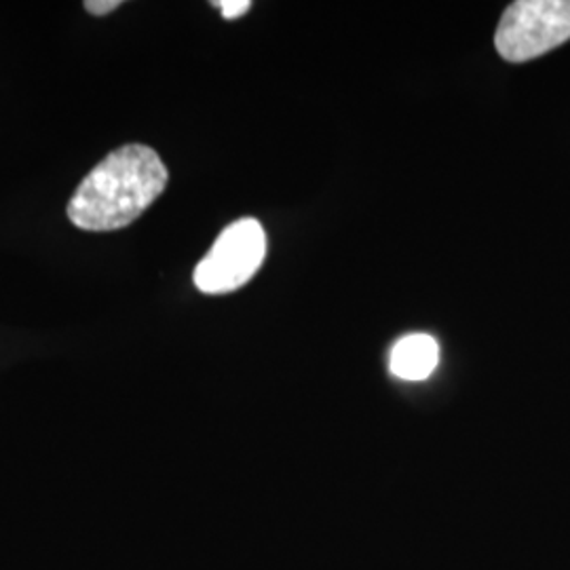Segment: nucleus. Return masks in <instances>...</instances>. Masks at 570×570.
Listing matches in <instances>:
<instances>
[{
  "label": "nucleus",
  "instance_id": "obj_3",
  "mask_svg": "<svg viewBox=\"0 0 570 570\" xmlns=\"http://www.w3.org/2000/svg\"><path fill=\"white\" fill-rule=\"evenodd\" d=\"M266 235L256 218L226 226L195 268V285L204 294H228L244 287L265 263Z\"/></svg>",
  "mask_w": 570,
  "mask_h": 570
},
{
  "label": "nucleus",
  "instance_id": "obj_6",
  "mask_svg": "<svg viewBox=\"0 0 570 570\" xmlns=\"http://www.w3.org/2000/svg\"><path fill=\"white\" fill-rule=\"evenodd\" d=\"M119 7H121V0H87L85 2V9L91 16H108L115 9H119Z\"/></svg>",
  "mask_w": 570,
  "mask_h": 570
},
{
  "label": "nucleus",
  "instance_id": "obj_2",
  "mask_svg": "<svg viewBox=\"0 0 570 570\" xmlns=\"http://www.w3.org/2000/svg\"><path fill=\"white\" fill-rule=\"evenodd\" d=\"M570 39V0H520L497 28V51L508 61H529Z\"/></svg>",
  "mask_w": 570,
  "mask_h": 570
},
{
  "label": "nucleus",
  "instance_id": "obj_1",
  "mask_svg": "<svg viewBox=\"0 0 570 570\" xmlns=\"http://www.w3.org/2000/svg\"><path fill=\"white\" fill-rule=\"evenodd\" d=\"M167 180V167L150 146L125 144L82 178L68 204V218L91 233L119 230L164 195Z\"/></svg>",
  "mask_w": 570,
  "mask_h": 570
},
{
  "label": "nucleus",
  "instance_id": "obj_4",
  "mask_svg": "<svg viewBox=\"0 0 570 570\" xmlns=\"http://www.w3.org/2000/svg\"><path fill=\"white\" fill-rule=\"evenodd\" d=\"M440 362V345L429 334H410L397 341L389 355V370L400 381H425Z\"/></svg>",
  "mask_w": 570,
  "mask_h": 570
},
{
  "label": "nucleus",
  "instance_id": "obj_5",
  "mask_svg": "<svg viewBox=\"0 0 570 570\" xmlns=\"http://www.w3.org/2000/svg\"><path fill=\"white\" fill-rule=\"evenodd\" d=\"M214 4L220 9V13H223V18H226V20H237V18H242L252 9L249 0H218Z\"/></svg>",
  "mask_w": 570,
  "mask_h": 570
}]
</instances>
